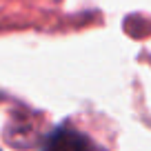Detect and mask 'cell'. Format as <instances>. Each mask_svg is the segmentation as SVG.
Instances as JSON below:
<instances>
[{
  "instance_id": "6da1fadb",
  "label": "cell",
  "mask_w": 151,
  "mask_h": 151,
  "mask_svg": "<svg viewBox=\"0 0 151 151\" xmlns=\"http://www.w3.org/2000/svg\"><path fill=\"white\" fill-rule=\"evenodd\" d=\"M87 140L73 129H56L51 136L47 138L42 151H85Z\"/></svg>"
},
{
  "instance_id": "7a4b0ae2",
  "label": "cell",
  "mask_w": 151,
  "mask_h": 151,
  "mask_svg": "<svg viewBox=\"0 0 151 151\" xmlns=\"http://www.w3.org/2000/svg\"><path fill=\"white\" fill-rule=\"evenodd\" d=\"M85 151H87V147H85Z\"/></svg>"
}]
</instances>
